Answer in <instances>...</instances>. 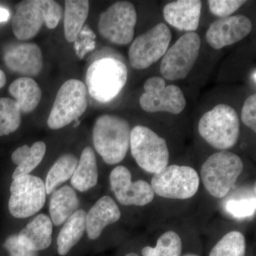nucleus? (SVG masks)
<instances>
[{
    "mask_svg": "<svg viewBox=\"0 0 256 256\" xmlns=\"http://www.w3.org/2000/svg\"><path fill=\"white\" fill-rule=\"evenodd\" d=\"M130 126L124 118L106 114L96 119L92 142L106 164H118L124 159L130 148Z\"/></svg>",
    "mask_w": 256,
    "mask_h": 256,
    "instance_id": "obj_1",
    "label": "nucleus"
},
{
    "mask_svg": "<svg viewBox=\"0 0 256 256\" xmlns=\"http://www.w3.org/2000/svg\"><path fill=\"white\" fill-rule=\"evenodd\" d=\"M128 77L124 62L114 57H104L92 62L88 68L86 86L94 100L106 104L119 95Z\"/></svg>",
    "mask_w": 256,
    "mask_h": 256,
    "instance_id": "obj_2",
    "label": "nucleus"
},
{
    "mask_svg": "<svg viewBox=\"0 0 256 256\" xmlns=\"http://www.w3.org/2000/svg\"><path fill=\"white\" fill-rule=\"evenodd\" d=\"M198 130L200 136L210 146L227 150L238 142L240 120L233 107L220 104L202 116Z\"/></svg>",
    "mask_w": 256,
    "mask_h": 256,
    "instance_id": "obj_3",
    "label": "nucleus"
},
{
    "mask_svg": "<svg viewBox=\"0 0 256 256\" xmlns=\"http://www.w3.org/2000/svg\"><path fill=\"white\" fill-rule=\"evenodd\" d=\"M244 171L240 156L227 150L214 153L202 164L201 178L212 196L224 198L234 188Z\"/></svg>",
    "mask_w": 256,
    "mask_h": 256,
    "instance_id": "obj_4",
    "label": "nucleus"
},
{
    "mask_svg": "<svg viewBox=\"0 0 256 256\" xmlns=\"http://www.w3.org/2000/svg\"><path fill=\"white\" fill-rule=\"evenodd\" d=\"M130 148L138 166L156 174L168 166L170 152L166 140L150 128L137 126L131 130Z\"/></svg>",
    "mask_w": 256,
    "mask_h": 256,
    "instance_id": "obj_5",
    "label": "nucleus"
},
{
    "mask_svg": "<svg viewBox=\"0 0 256 256\" xmlns=\"http://www.w3.org/2000/svg\"><path fill=\"white\" fill-rule=\"evenodd\" d=\"M86 84L70 79L58 89L47 124L52 130L62 129L73 121L78 120L88 108Z\"/></svg>",
    "mask_w": 256,
    "mask_h": 256,
    "instance_id": "obj_6",
    "label": "nucleus"
},
{
    "mask_svg": "<svg viewBox=\"0 0 256 256\" xmlns=\"http://www.w3.org/2000/svg\"><path fill=\"white\" fill-rule=\"evenodd\" d=\"M201 48V38L196 32H186L169 47L162 57L160 70L168 80L186 78L196 62Z\"/></svg>",
    "mask_w": 256,
    "mask_h": 256,
    "instance_id": "obj_7",
    "label": "nucleus"
},
{
    "mask_svg": "<svg viewBox=\"0 0 256 256\" xmlns=\"http://www.w3.org/2000/svg\"><path fill=\"white\" fill-rule=\"evenodd\" d=\"M200 180L191 166L172 164L153 175L151 186L158 196L170 200H188L196 194Z\"/></svg>",
    "mask_w": 256,
    "mask_h": 256,
    "instance_id": "obj_8",
    "label": "nucleus"
},
{
    "mask_svg": "<svg viewBox=\"0 0 256 256\" xmlns=\"http://www.w3.org/2000/svg\"><path fill=\"white\" fill-rule=\"evenodd\" d=\"M137 20V11L132 2H117L101 13L98 28L107 41L124 46L133 41Z\"/></svg>",
    "mask_w": 256,
    "mask_h": 256,
    "instance_id": "obj_9",
    "label": "nucleus"
},
{
    "mask_svg": "<svg viewBox=\"0 0 256 256\" xmlns=\"http://www.w3.org/2000/svg\"><path fill=\"white\" fill-rule=\"evenodd\" d=\"M172 34L168 25L160 23L133 40L128 58L136 70L149 68L162 58L169 48Z\"/></svg>",
    "mask_w": 256,
    "mask_h": 256,
    "instance_id": "obj_10",
    "label": "nucleus"
},
{
    "mask_svg": "<svg viewBox=\"0 0 256 256\" xmlns=\"http://www.w3.org/2000/svg\"><path fill=\"white\" fill-rule=\"evenodd\" d=\"M9 210L16 218H26L36 214L44 206L45 184L38 176L26 174L13 180L10 186Z\"/></svg>",
    "mask_w": 256,
    "mask_h": 256,
    "instance_id": "obj_11",
    "label": "nucleus"
},
{
    "mask_svg": "<svg viewBox=\"0 0 256 256\" xmlns=\"http://www.w3.org/2000/svg\"><path fill=\"white\" fill-rule=\"evenodd\" d=\"M144 90L140 98V105L146 112L178 114L186 107V100L182 89L174 84L166 86L164 79L162 77L146 79Z\"/></svg>",
    "mask_w": 256,
    "mask_h": 256,
    "instance_id": "obj_12",
    "label": "nucleus"
},
{
    "mask_svg": "<svg viewBox=\"0 0 256 256\" xmlns=\"http://www.w3.org/2000/svg\"><path fill=\"white\" fill-rule=\"evenodd\" d=\"M112 191L118 201L124 206H144L154 198L150 184L144 180L132 182V174L127 168L118 166L110 174Z\"/></svg>",
    "mask_w": 256,
    "mask_h": 256,
    "instance_id": "obj_13",
    "label": "nucleus"
},
{
    "mask_svg": "<svg viewBox=\"0 0 256 256\" xmlns=\"http://www.w3.org/2000/svg\"><path fill=\"white\" fill-rule=\"evenodd\" d=\"M250 18L238 14L216 20L207 30V43L214 50L233 45L248 36L252 31Z\"/></svg>",
    "mask_w": 256,
    "mask_h": 256,
    "instance_id": "obj_14",
    "label": "nucleus"
},
{
    "mask_svg": "<svg viewBox=\"0 0 256 256\" xmlns=\"http://www.w3.org/2000/svg\"><path fill=\"white\" fill-rule=\"evenodd\" d=\"M4 62L10 70L24 77L36 76L43 68L41 48L34 43H18L5 50Z\"/></svg>",
    "mask_w": 256,
    "mask_h": 256,
    "instance_id": "obj_15",
    "label": "nucleus"
},
{
    "mask_svg": "<svg viewBox=\"0 0 256 256\" xmlns=\"http://www.w3.org/2000/svg\"><path fill=\"white\" fill-rule=\"evenodd\" d=\"M12 31L20 41L36 36L45 22L43 0H25L15 6Z\"/></svg>",
    "mask_w": 256,
    "mask_h": 256,
    "instance_id": "obj_16",
    "label": "nucleus"
},
{
    "mask_svg": "<svg viewBox=\"0 0 256 256\" xmlns=\"http://www.w3.org/2000/svg\"><path fill=\"white\" fill-rule=\"evenodd\" d=\"M202 3L200 0H178L165 5L163 16L172 28L195 32L200 25Z\"/></svg>",
    "mask_w": 256,
    "mask_h": 256,
    "instance_id": "obj_17",
    "label": "nucleus"
},
{
    "mask_svg": "<svg viewBox=\"0 0 256 256\" xmlns=\"http://www.w3.org/2000/svg\"><path fill=\"white\" fill-rule=\"evenodd\" d=\"M121 212L114 198L104 196L96 202L86 214V230L92 240L100 237L104 228L120 218Z\"/></svg>",
    "mask_w": 256,
    "mask_h": 256,
    "instance_id": "obj_18",
    "label": "nucleus"
},
{
    "mask_svg": "<svg viewBox=\"0 0 256 256\" xmlns=\"http://www.w3.org/2000/svg\"><path fill=\"white\" fill-rule=\"evenodd\" d=\"M53 224L44 214L37 216L18 234L20 240L34 252L44 250L52 242Z\"/></svg>",
    "mask_w": 256,
    "mask_h": 256,
    "instance_id": "obj_19",
    "label": "nucleus"
},
{
    "mask_svg": "<svg viewBox=\"0 0 256 256\" xmlns=\"http://www.w3.org/2000/svg\"><path fill=\"white\" fill-rule=\"evenodd\" d=\"M79 206V200L73 188L66 185L52 193L50 213L52 223L60 226L73 215Z\"/></svg>",
    "mask_w": 256,
    "mask_h": 256,
    "instance_id": "obj_20",
    "label": "nucleus"
},
{
    "mask_svg": "<svg viewBox=\"0 0 256 256\" xmlns=\"http://www.w3.org/2000/svg\"><path fill=\"white\" fill-rule=\"evenodd\" d=\"M9 92L23 114L33 112L41 102V88L33 78L28 77L14 80L10 84Z\"/></svg>",
    "mask_w": 256,
    "mask_h": 256,
    "instance_id": "obj_21",
    "label": "nucleus"
},
{
    "mask_svg": "<svg viewBox=\"0 0 256 256\" xmlns=\"http://www.w3.org/2000/svg\"><path fill=\"white\" fill-rule=\"evenodd\" d=\"M70 180L73 188L79 192H86L97 184L98 170L95 152L90 146H86L82 150L78 166Z\"/></svg>",
    "mask_w": 256,
    "mask_h": 256,
    "instance_id": "obj_22",
    "label": "nucleus"
},
{
    "mask_svg": "<svg viewBox=\"0 0 256 256\" xmlns=\"http://www.w3.org/2000/svg\"><path fill=\"white\" fill-rule=\"evenodd\" d=\"M86 212L78 210L66 220L57 237V252L66 256L82 239L86 230Z\"/></svg>",
    "mask_w": 256,
    "mask_h": 256,
    "instance_id": "obj_23",
    "label": "nucleus"
},
{
    "mask_svg": "<svg viewBox=\"0 0 256 256\" xmlns=\"http://www.w3.org/2000/svg\"><path fill=\"white\" fill-rule=\"evenodd\" d=\"M89 2L86 0H66L64 13V28L66 40L75 42L89 13Z\"/></svg>",
    "mask_w": 256,
    "mask_h": 256,
    "instance_id": "obj_24",
    "label": "nucleus"
},
{
    "mask_svg": "<svg viewBox=\"0 0 256 256\" xmlns=\"http://www.w3.org/2000/svg\"><path fill=\"white\" fill-rule=\"evenodd\" d=\"M78 163V158L72 154H64L56 161L44 183L47 194L53 193L60 184L72 178Z\"/></svg>",
    "mask_w": 256,
    "mask_h": 256,
    "instance_id": "obj_25",
    "label": "nucleus"
},
{
    "mask_svg": "<svg viewBox=\"0 0 256 256\" xmlns=\"http://www.w3.org/2000/svg\"><path fill=\"white\" fill-rule=\"evenodd\" d=\"M182 242L180 236L173 230H168L158 238L156 246L143 248V256H181Z\"/></svg>",
    "mask_w": 256,
    "mask_h": 256,
    "instance_id": "obj_26",
    "label": "nucleus"
},
{
    "mask_svg": "<svg viewBox=\"0 0 256 256\" xmlns=\"http://www.w3.org/2000/svg\"><path fill=\"white\" fill-rule=\"evenodd\" d=\"M246 240L237 230L228 232L217 242L208 256H245Z\"/></svg>",
    "mask_w": 256,
    "mask_h": 256,
    "instance_id": "obj_27",
    "label": "nucleus"
},
{
    "mask_svg": "<svg viewBox=\"0 0 256 256\" xmlns=\"http://www.w3.org/2000/svg\"><path fill=\"white\" fill-rule=\"evenodd\" d=\"M21 114L16 101L0 98V136H8L20 128Z\"/></svg>",
    "mask_w": 256,
    "mask_h": 256,
    "instance_id": "obj_28",
    "label": "nucleus"
},
{
    "mask_svg": "<svg viewBox=\"0 0 256 256\" xmlns=\"http://www.w3.org/2000/svg\"><path fill=\"white\" fill-rule=\"evenodd\" d=\"M46 146L44 142L38 141L34 143L28 154L21 164L18 165L12 174L13 180L24 176L32 172L41 163L46 154Z\"/></svg>",
    "mask_w": 256,
    "mask_h": 256,
    "instance_id": "obj_29",
    "label": "nucleus"
},
{
    "mask_svg": "<svg viewBox=\"0 0 256 256\" xmlns=\"http://www.w3.org/2000/svg\"><path fill=\"white\" fill-rule=\"evenodd\" d=\"M246 1L238 0H210L208 1V8L210 12L218 18H225L234 14Z\"/></svg>",
    "mask_w": 256,
    "mask_h": 256,
    "instance_id": "obj_30",
    "label": "nucleus"
},
{
    "mask_svg": "<svg viewBox=\"0 0 256 256\" xmlns=\"http://www.w3.org/2000/svg\"><path fill=\"white\" fill-rule=\"evenodd\" d=\"M227 212L236 218H245L254 214L256 210V200H232L226 206Z\"/></svg>",
    "mask_w": 256,
    "mask_h": 256,
    "instance_id": "obj_31",
    "label": "nucleus"
},
{
    "mask_svg": "<svg viewBox=\"0 0 256 256\" xmlns=\"http://www.w3.org/2000/svg\"><path fill=\"white\" fill-rule=\"evenodd\" d=\"M43 6L45 25L50 30H54L60 23L63 15V9L57 2L53 0H43Z\"/></svg>",
    "mask_w": 256,
    "mask_h": 256,
    "instance_id": "obj_32",
    "label": "nucleus"
},
{
    "mask_svg": "<svg viewBox=\"0 0 256 256\" xmlns=\"http://www.w3.org/2000/svg\"><path fill=\"white\" fill-rule=\"evenodd\" d=\"M242 124L256 132V95L252 94L244 102L242 109Z\"/></svg>",
    "mask_w": 256,
    "mask_h": 256,
    "instance_id": "obj_33",
    "label": "nucleus"
},
{
    "mask_svg": "<svg viewBox=\"0 0 256 256\" xmlns=\"http://www.w3.org/2000/svg\"><path fill=\"white\" fill-rule=\"evenodd\" d=\"M4 246L10 256H37V252L26 246L18 235H12L6 238Z\"/></svg>",
    "mask_w": 256,
    "mask_h": 256,
    "instance_id": "obj_34",
    "label": "nucleus"
},
{
    "mask_svg": "<svg viewBox=\"0 0 256 256\" xmlns=\"http://www.w3.org/2000/svg\"><path fill=\"white\" fill-rule=\"evenodd\" d=\"M30 148L28 146H20L12 154V160L15 164L20 165L25 156L28 154Z\"/></svg>",
    "mask_w": 256,
    "mask_h": 256,
    "instance_id": "obj_35",
    "label": "nucleus"
},
{
    "mask_svg": "<svg viewBox=\"0 0 256 256\" xmlns=\"http://www.w3.org/2000/svg\"><path fill=\"white\" fill-rule=\"evenodd\" d=\"M10 16L9 10L0 6V22L8 21Z\"/></svg>",
    "mask_w": 256,
    "mask_h": 256,
    "instance_id": "obj_36",
    "label": "nucleus"
},
{
    "mask_svg": "<svg viewBox=\"0 0 256 256\" xmlns=\"http://www.w3.org/2000/svg\"><path fill=\"white\" fill-rule=\"evenodd\" d=\"M6 82V76H5L4 72L0 69V88L4 86Z\"/></svg>",
    "mask_w": 256,
    "mask_h": 256,
    "instance_id": "obj_37",
    "label": "nucleus"
},
{
    "mask_svg": "<svg viewBox=\"0 0 256 256\" xmlns=\"http://www.w3.org/2000/svg\"><path fill=\"white\" fill-rule=\"evenodd\" d=\"M124 256H140L138 254H136V252H130V254H127V255Z\"/></svg>",
    "mask_w": 256,
    "mask_h": 256,
    "instance_id": "obj_38",
    "label": "nucleus"
},
{
    "mask_svg": "<svg viewBox=\"0 0 256 256\" xmlns=\"http://www.w3.org/2000/svg\"><path fill=\"white\" fill-rule=\"evenodd\" d=\"M184 256H198L197 255H195V254H186V255Z\"/></svg>",
    "mask_w": 256,
    "mask_h": 256,
    "instance_id": "obj_39",
    "label": "nucleus"
}]
</instances>
